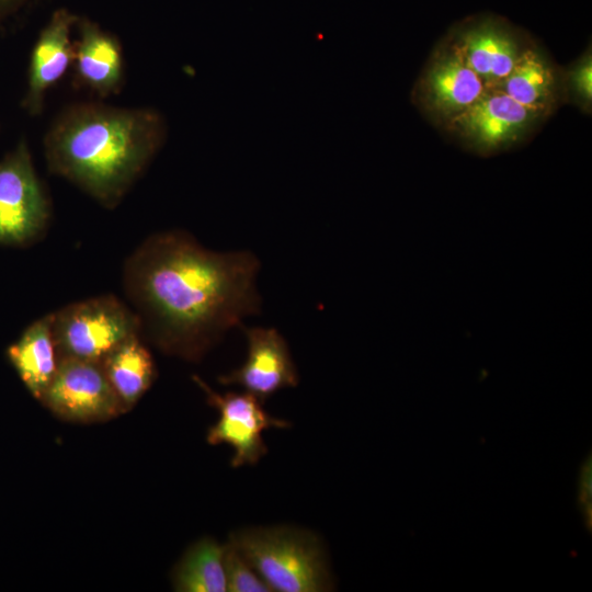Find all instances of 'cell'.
I'll use <instances>...</instances> for the list:
<instances>
[{
  "label": "cell",
  "instance_id": "6da1fadb",
  "mask_svg": "<svg viewBox=\"0 0 592 592\" xmlns=\"http://www.w3.org/2000/svg\"><path fill=\"white\" fill-rule=\"evenodd\" d=\"M259 267L251 252L212 251L170 230L149 236L129 254L123 288L152 344L198 361L229 329L260 311Z\"/></svg>",
  "mask_w": 592,
  "mask_h": 592
},
{
  "label": "cell",
  "instance_id": "7a4b0ae2",
  "mask_svg": "<svg viewBox=\"0 0 592 592\" xmlns=\"http://www.w3.org/2000/svg\"><path fill=\"white\" fill-rule=\"evenodd\" d=\"M167 134V121L156 109L77 102L50 123L44 156L49 172L113 209L162 148Z\"/></svg>",
  "mask_w": 592,
  "mask_h": 592
},
{
  "label": "cell",
  "instance_id": "3957f363",
  "mask_svg": "<svg viewBox=\"0 0 592 592\" xmlns=\"http://www.w3.org/2000/svg\"><path fill=\"white\" fill-rule=\"evenodd\" d=\"M228 542L272 591L332 589L323 546L309 531L289 526L242 528L232 533Z\"/></svg>",
  "mask_w": 592,
  "mask_h": 592
},
{
  "label": "cell",
  "instance_id": "277c9868",
  "mask_svg": "<svg viewBox=\"0 0 592 592\" xmlns=\"http://www.w3.org/2000/svg\"><path fill=\"white\" fill-rule=\"evenodd\" d=\"M52 315L59 358L101 363L125 340L141 334L136 312L114 295L76 301Z\"/></svg>",
  "mask_w": 592,
  "mask_h": 592
},
{
  "label": "cell",
  "instance_id": "5b68a950",
  "mask_svg": "<svg viewBox=\"0 0 592 592\" xmlns=\"http://www.w3.org/2000/svg\"><path fill=\"white\" fill-rule=\"evenodd\" d=\"M50 203L25 139L0 160V246L37 241L50 218Z\"/></svg>",
  "mask_w": 592,
  "mask_h": 592
},
{
  "label": "cell",
  "instance_id": "8992f818",
  "mask_svg": "<svg viewBox=\"0 0 592 592\" xmlns=\"http://www.w3.org/2000/svg\"><path fill=\"white\" fill-rule=\"evenodd\" d=\"M41 402L57 418L73 423H96L125 413L100 363L61 357Z\"/></svg>",
  "mask_w": 592,
  "mask_h": 592
},
{
  "label": "cell",
  "instance_id": "52a82bcc",
  "mask_svg": "<svg viewBox=\"0 0 592 592\" xmlns=\"http://www.w3.org/2000/svg\"><path fill=\"white\" fill-rule=\"evenodd\" d=\"M193 380L204 391L208 405L219 411L218 421L212 425L206 435L210 445L226 443L234 449L231 466L254 465L267 453L262 432L270 428L286 429L291 424L286 420L270 415L262 401L249 392L214 391L201 377L194 375Z\"/></svg>",
  "mask_w": 592,
  "mask_h": 592
},
{
  "label": "cell",
  "instance_id": "ba28073f",
  "mask_svg": "<svg viewBox=\"0 0 592 592\" xmlns=\"http://www.w3.org/2000/svg\"><path fill=\"white\" fill-rule=\"evenodd\" d=\"M248 354L244 363L218 377L223 385H238L262 402L286 387L298 384V373L284 337L273 328H246Z\"/></svg>",
  "mask_w": 592,
  "mask_h": 592
},
{
  "label": "cell",
  "instance_id": "9c48e42d",
  "mask_svg": "<svg viewBox=\"0 0 592 592\" xmlns=\"http://www.w3.org/2000/svg\"><path fill=\"white\" fill-rule=\"evenodd\" d=\"M79 16L66 8L53 12L33 45L25 93L21 106L30 116L43 112L48 90L54 87L72 65L75 45L71 31Z\"/></svg>",
  "mask_w": 592,
  "mask_h": 592
},
{
  "label": "cell",
  "instance_id": "30bf717a",
  "mask_svg": "<svg viewBox=\"0 0 592 592\" xmlns=\"http://www.w3.org/2000/svg\"><path fill=\"white\" fill-rule=\"evenodd\" d=\"M76 27L73 82L100 99L118 94L124 84L121 42L87 18H79Z\"/></svg>",
  "mask_w": 592,
  "mask_h": 592
},
{
  "label": "cell",
  "instance_id": "8fae6325",
  "mask_svg": "<svg viewBox=\"0 0 592 592\" xmlns=\"http://www.w3.org/2000/svg\"><path fill=\"white\" fill-rule=\"evenodd\" d=\"M534 112L502 90L485 92L474 104L453 115L455 127L480 148L499 147L520 135Z\"/></svg>",
  "mask_w": 592,
  "mask_h": 592
},
{
  "label": "cell",
  "instance_id": "7c38bea8",
  "mask_svg": "<svg viewBox=\"0 0 592 592\" xmlns=\"http://www.w3.org/2000/svg\"><path fill=\"white\" fill-rule=\"evenodd\" d=\"M458 49L485 86L501 83L520 56L509 30L491 19L476 21L463 29Z\"/></svg>",
  "mask_w": 592,
  "mask_h": 592
},
{
  "label": "cell",
  "instance_id": "4fadbf2b",
  "mask_svg": "<svg viewBox=\"0 0 592 592\" xmlns=\"http://www.w3.org/2000/svg\"><path fill=\"white\" fill-rule=\"evenodd\" d=\"M5 354L27 391L41 401L59 364L52 312L29 325Z\"/></svg>",
  "mask_w": 592,
  "mask_h": 592
},
{
  "label": "cell",
  "instance_id": "5bb4252c",
  "mask_svg": "<svg viewBox=\"0 0 592 592\" xmlns=\"http://www.w3.org/2000/svg\"><path fill=\"white\" fill-rule=\"evenodd\" d=\"M125 412L147 392L156 378V365L140 335H134L100 363Z\"/></svg>",
  "mask_w": 592,
  "mask_h": 592
},
{
  "label": "cell",
  "instance_id": "9a60e30c",
  "mask_svg": "<svg viewBox=\"0 0 592 592\" xmlns=\"http://www.w3.org/2000/svg\"><path fill=\"white\" fill-rule=\"evenodd\" d=\"M425 87L431 104L452 115L469 107L486 92L483 82L466 64L458 48L433 64Z\"/></svg>",
  "mask_w": 592,
  "mask_h": 592
},
{
  "label": "cell",
  "instance_id": "2e32d148",
  "mask_svg": "<svg viewBox=\"0 0 592 592\" xmlns=\"http://www.w3.org/2000/svg\"><path fill=\"white\" fill-rule=\"evenodd\" d=\"M225 545L203 537L191 545L173 569L172 584L180 592H225Z\"/></svg>",
  "mask_w": 592,
  "mask_h": 592
},
{
  "label": "cell",
  "instance_id": "e0dca14e",
  "mask_svg": "<svg viewBox=\"0 0 592 592\" xmlns=\"http://www.w3.org/2000/svg\"><path fill=\"white\" fill-rule=\"evenodd\" d=\"M502 91L524 107L543 109L551 93L553 76L536 52L521 53L510 73L501 82Z\"/></svg>",
  "mask_w": 592,
  "mask_h": 592
},
{
  "label": "cell",
  "instance_id": "ac0fdd59",
  "mask_svg": "<svg viewBox=\"0 0 592 592\" xmlns=\"http://www.w3.org/2000/svg\"><path fill=\"white\" fill-rule=\"evenodd\" d=\"M224 566L226 588L229 592L272 591L239 550L228 542L225 544Z\"/></svg>",
  "mask_w": 592,
  "mask_h": 592
},
{
  "label": "cell",
  "instance_id": "d6986e66",
  "mask_svg": "<svg viewBox=\"0 0 592 592\" xmlns=\"http://www.w3.org/2000/svg\"><path fill=\"white\" fill-rule=\"evenodd\" d=\"M592 75V67L591 61L585 60L583 64H581L573 73V82L577 87L578 92L585 99L591 100V92H592V82H591V76Z\"/></svg>",
  "mask_w": 592,
  "mask_h": 592
},
{
  "label": "cell",
  "instance_id": "ffe728a7",
  "mask_svg": "<svg viewBox=\"0 0 592 592\" xmlns=\"http://www.w3.org/2000/svg\"><path fill=\"white\" fill-rule=\"evenodd\" d=\"M34 0H0V25Z\"/></svg>",
  "mask_w": 592,
  "mask_h": 592
}]
</instances>
